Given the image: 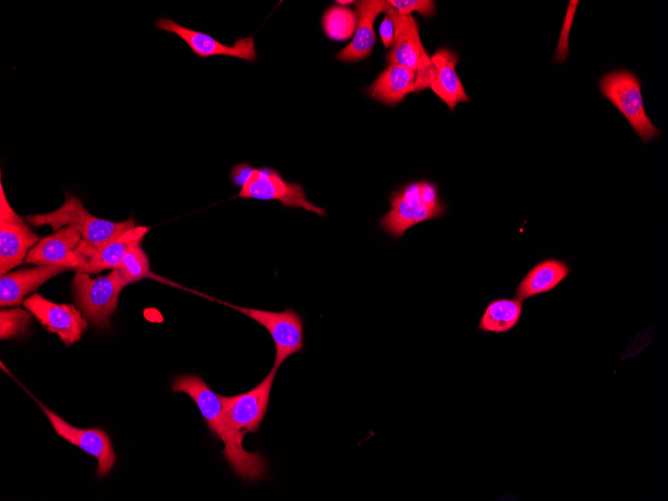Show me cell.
Here are the masks:
<instances>
[{"label":"cell","instance_id":"cell-26","mask_svg":"<svg viewBox=\"0 0 668 501\" xmlns=\"http://www.w3.org/2000/svg\"><path fill=\"white\" fill-rule=\"evenodd\" d=\"M254 169L249 163L241 162L236 164L230 171V179L238 188H242Z\"/></svg>","mask_w":668,"mask_h":501},{"label":"cell","instance_id":"cell-15","mask_svg":"<svg viewBox=\"0 0 668 501\" xmlns=\"http://www.w3.org/2000/svg\"><path fill=\"white\" fill-rule=\"evenodd\" d=\"M388 7V1L382 0L355 2L358 20L353 39L336 54V58L344 62H358L366 59L376 43L374 22L380 13H385Z\"/></svg>","mask_w":668,"mask_h":501},{"label":"cell","instance_id":"cell-14","mask_svg":"<svg viewBox=\"0 0 668 501\" xmlns=\"http://www.w3.org/2000/svg\"><path fill=\"white\" fill-rule=\"evenodd\" d=\"M54 431L63 439L97 459V474L106 476L113 468L116 456L108 434L99 428L81 429L67 423L53 411L40 404Z\"/></svg>","mask_w":668,"mask_h":501},{"label":"cell","instance_id":"cell-27","mask_svg":"<svg viewBox=\"0 0 668 501\" xmlns=\"http://www.w3.org/2000/svg\"><path fill=\"white\" fill-rule=\"evenodd\" d=\"M379 35L386 48L393 47L395 36L394 24L392 18L386 12L379 27Z\"/></svg>","mask_w":668,"mask_h":501},{"label":"cell","instance_id":"cell-6","mask_svg":"<svg viewBox=\"0 0 668 501\" xmlns=\"http://www.w3.org/2000/svg\"><path fill=\"white\" fill-rule=\"evenodd\" d=\"M394 24V45L386 54L388 65H401L416 74V92L429 88L434 65L420 39L419 25L412 15H401L390 5L385 11Z\"/></svg>","mask_w":668,"mask_h":501},{"label":"cell","instance_id":"cell-19","mask_svg":"<svg viewBox=\"0 0 668 501\" xmlns=\"http://www.w3.org/2000/svg\"><path fill=\"white\" fill-rule=\"evenodd\" d=\"M366 92L386 105H396L409 93L416 92V74L401 65H388L366 88Z\"/></svg>","mask_w":668,"mask_h":501},{"label":"cell","instance_id":"cell-8","mask_svg":"<svg viewBox=\"0 0 668 501\" xmlns=\"http://www.w3.org/2000/svg\"><path fill=\"white\" fill-rule=\"evenodd\" d=\"M237 196L260 201H278L283 208H303L319 216H326L324 208L311 203L303 186L289 182L272 167L254 168Z\"/></svg>","mask_w":668,"mask_h":501},{"label":"cell","instance_id":"cell-16","mask_svg":"<svg viewBox=\"0 0 668 501\" xmlns=\"http://www.w3.org/2000/svg\"><path fill=\"white\" fill-rule=\"evenodd\" d=\"M435 71L429 88L449 107L451 111L460 102H469L471 99L465 92L459 79L456 66L459 62L458 54L447 48H438L431 56Z\"/></svg>","mask_w":668,"mask_h":501},{"label":"cell","instance_id":"cell-20","mask_svg":"<svg viewBox=\"0 0 668 501\" xmlns=\"http://www.w3.org/2000/svg\"><path fill=\"white\" fill-rule=\"evenodd\" d=\"M148 226H133L109 240L100 247H95L84 273L98 274L105 269H116L128 250L140 244L149 232Z\"/></svg>","mask_w":668,"mask_h":501},{"label":"cell","instance_id":"cell-5","mask_svg":"<svg viewBox=\"0 0 668 501\" xmlns=\"http://www.w3.org/2000/svg\"><path fill=\"white\" fill-rule=\"evenodd\" d=\"M126 285L128 284L117 269L96 278L79 272L72 281L77 307L87 320L98 328L109 327L110 317L116 310L119 295Z\"/></svg>","mask_w":668,"mask_h":501},{"label":"cell","instance_id":"cell-24","mask_svg":"<svg viewBox=\"0 0 668 501\" xmlns=\"http://www.w3.org/2000/svg\"><path fill=\"white\" fill-rule=\"evenodd\" d=\"M31 315L22 308L1 309L0 338H19L24 335L31 323Z\"/></svg>","mask_w":668,"mask_h":501},{"label":"cell","instance_id":"cell-3","mask_svg":"<svg viewBox=\"0 0 668 501\" xmlns=\"http://www.w3.org/2000/svg\"><path fill=\"white\" fill-rule=\"evenodd\" d=\"M26 219L33 226L49 225L53 232L66 226L72 227L94 247L102 246L135 226V220L132 218L113 222L90 214L75 195H67L64 203L52 212L29 215Z\"/></svg>","mask_w":668,"mask_h":501},{"label":"cell","instance_id":"cell-1","mask_svg":"<svg viewBox=\"0 0 668 501\" xmlns=\"http://www.w3.org/2000/svg\"><path fill=\"white\" fill-rule=\"evenodd\" d=\"M171 391L185 393L195 402L210 432L224 443L222 453L234 474L248 482L266 477L268 465L264 456L244 449L242 442L247 433L230 425L224 416L219 394L201 376L178 375L172 382Z\"/></svg>","mask_w":668,"mask_h":501},{"label":"cell","instance_id":"cell-21","mask_svg":"<svg viewBox=\"0 0 668 501\" xmlns=\"http://www.w3.org/2000/svg\"><path fill=\"white\" fill-rule=\"evenodd\" d=\"M522 307V301L515 298L495 299L486 306L477 328L483 332H508L518 324Z\"/></svg>","mask_w":668,"mask_h":501},{"label":"cell","instance_id":"cell-17","mask_svg":"<svg viewBox=\"0 0 668 501\" xmlns=\"http://www.w3.org/2000/svg\"><path fill=\"white\" fill-rule=\"evenodd\" d=\"M66 270L68 269L56 265H38L34 268H23L2 274L0 277L1 307L17 306L23 303L27 294Z\"/></svg>","mask_w":668,"mask_h":501},{"label":"cell","instance_id":"cell-25","mask_svg":"<svg viewBox=\"0 0 668 501\" xmlns=\"http://www.w3.org/2000/svg\"><path fill=\"white\" fill-rule=\"evenodd\" d=\"M388 3L401 15H411L416 11L424 17H430L436 11L435 2L430 0H391Z\"/></svg>","mask_w":668,"mask_h":501},{"label":"cell","instance_id":"cell-22","mask_svg":"<svg viewBox=\"0 0 668 501\" xmlns=\"http://www.w3.org/2000/svg\"><path fill=\"white\" fill-rule=\"evenodd\" d=\"M357 20L355 10L347 6L332 5L323 13L322 28L329 39L346 41L354 35Z\"/></svg>","mask_w":668,"mask_h":501},{"label":"cell","instance_id":"cell-10","mask_svg":"<svg viewBox=\"0 0 668 501\" xmlns=\"http://www.w3.org/2000/svg\"><path fill=\"white\" fill-rule=\"evenodd\" d=\"M277 369L268 374L255 387L233 396L219 394L223 413L232 427L245 433H256L268 411L272 385Z\"/></svg>","mask_w":668,"mask_h":501},{"label":"cell","instance_id":"cell-11","mask_svg":"<svg viewBox=\"0 0 668 501\" xmlns=\"http://www.w3.org/2000/svg\"><path fill=\"white\" fill-rule=\"evenodd\" d=\"M39 237L11 207L0 184V274L20 265Z\"/></svg>","mask_w":668,"mask_h":501},{"label":"cell","instance_id":"cell-13","mask_svg":"<svg viewBox=\"0 0 668 501\" xmlns=\"http://www.w3.org/2000/svg\"><path fill=\"white\" fill-rule=\"evenodd\" d=\"M155 25L160 30L177 35L199 58L230 56L248 62H253L257 58L252 36L237 39L230 46L223 44L207 33L189 29L169 18H160Z\"/></svg>","mask_w":668,"mask_h":501},{"label":"cell","instance_id":"cell-23","mask_svg":"<svg viewBox=\"0 0 668 501\" xmlns=\"http://www.w3.org/2000/svg\"><path fill=\"white\" fill-rule=\"evenodd\" d=\"M127 284L151 276L149 258L140 244L132 246L116 268Z\"/></svg>","mask_w":668,"mask_h":501},{"label":"cell","instance_id":"cell-9","mask_svg":"<svg viewBox=\"0 0 668 501\" xmlns=\"http://www.w3.org/2000/svg\"><path fill=\"white\" fill-rule=\"evenodd\" d=\"M26 264L56 265L83 272L89 264L84 239L72 227H63L39 240L28 252Z\"/></svg>","mask_w":668,"mask_h":501},{"label":"cell","instance_id":"cell-28","mask_svg":"<svg viewBox=\"0 0 668 501\" xmlns=\"http://www.w3.org/2000/svg\"><path fill=\"white\" fill-rule=\"evenodd\" d=\"M335 3H337L338 5H341V6H345V5H348V4H351V3H355V2L352 1V0H344V1L336 0Z\"/></svg>","mask_w":668,"mask_h":501},{"label":"cell","instance_id":"cell-12","mask_svg":"<svg viewBox=\"0 0 668 501\" xmlns=\"http://www.w3.org/2000/svg\"><path fill=\"white\" fill-rule=\"evenodd\" d=\"M22 304L47 331L57 334L66 346L79 341L87 330V320L72 304H57L38 293L24 299Z\"/></svg>","mask_w":668,"mask_h":501},{"label":"cell","instance_id":"cell-4","mask_svg":"<svg viewBox=\"0 0 668 501\" xmlns=\"http://www.w3.org/2000/svg\"><path fill=\"white\" fill-rule=\"evenodd\" d=\"M601 94L626 118L632 129L644 143L660 136L644 109L641 82L638 76L627 69L605 73L599 79Z\"/></svg>","mask_w":668,"mask_h":501},{"label":"cell","instance_id":"cell-18","mask_svg":"<svg viewBox=\"0 0 668 501\" xmlns=\"http://www.w3.org/2000/svg\"><path fill=\"white\" fill-rule=\"evenodd\" d=\"M570 265L557 258H546L526 273L518 284L514 297L524 301L555 289L570 273Z\"/></svg>","mask_w":668,"mask_h":501},{"label":"cell","instance_id":"cell-2","mask_svg":"<svg viewBox=\"0 0 668 501\" xmlns=\"http://www.w3.org/2000/svg\"><path fill=\"white\" fill-rule=\"evenodd\" d=\"M390 210L380 219L383 231L393 238L419 223L443 216L446 205L439 196V189L429 180L409 182L389 196Z\"/></svg>","mask_w":668,"mask_h":501},{"label":"cell","instance_id":"cell-7","mask_svg":"<svg viewBox=\"0 0 668 501\" xmlns=\"http://www.w3.org/2000/svg\"><path fill=\"white\" fill-rule=\"evenodd\" d=\"M224 304L244 314L268 331L275 346L273 368L278 370L286 359L303 349V319L292 307H287L281 312H275Z\"/></svg>","mask_w":668,"mask_h":501}]
</instances>
